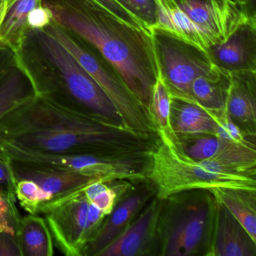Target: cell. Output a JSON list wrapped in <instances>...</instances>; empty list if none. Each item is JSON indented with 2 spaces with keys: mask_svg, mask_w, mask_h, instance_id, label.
Here are the masks:
<instances>
[{
  "mask_svg": "<svg viewBox=\"0 0 256 256\" xmlns=\"http://www.w3.org/2000/svg\"><path fill=\"white\" fill-rule=\"evenodd\" d=\"M156 138L139 134L124 124L65 110L38 96L0 121V142L46 154L148 151Z\"/></svg>",
  "mask_w": 256,
  "mask_h": 256,
  "instance_id": "obj_1",
  "label": "cell"
},
{
  "mask_svg": "<svg viewBox=\"0 0 256 256\" xmlns=\"http://www.w3.org/2000/svg\"><path fill=\"white\" fill-rule=\"evenodd\" d=\"M42 4L54 22L106 58L148 110L160 74L151 32L128 24L92 0H42Z\"/></svg>",
  "mask_w": 256,
  "mask_h": 256,
  "instance_id": "obj_2",
  "label": "cell"
},
{
  "mask_svg": "<svg viewBox=\"0 0 256 256\" xmlns=\"http://www.w3.org/2000/svg\"><path fill=\"white\" fill-rule=\"evenodd\" d=\"M14 53L16 62L30 79L36 96L74 113L122 124L101 86L43 30H28Z\"/></svg>",
  "mask_w": 256,
  "mask_h": 256,
  "instance_id": "obj_3",
  "label": "cell"
},
{
  "mask_svg": "<svg viewBox=\"0 0 256 256\" xmlns=\"http://www.w3.org/2000/svg\"><path fill=\"white\" fill-rule=\"evenodd\" d=\"M160 30L206 52L256 18V6L238 0H154Z\"/></svg>",
  "mask_w": 256,
  "mask_h": 256,
  "instance_id": "obj_4",
  "label": "cell"
},
{
  "mask_svg": "<svg viewBox=\"0 0 256 256\" xmlns=\"http://www.w3.org/2000/svg\"><path fill=\"white\" fill-rule=\"evenodd\" d=\"M216 203L206 188L186 190L162 199L157 256H208Z\"/></svg>",
  "mask_w": 256,
  "mask_h": 256,
  "instance_id": "obj_5",
  "label": "cell"
},
{
  "mask_svg": "<svg viewBox=\"0 0 256 256\" xmlns=\"http://www.w3.org/2000/svg\"><path fill=\"white\" fill-rule=\"evenodd\" d=\"M150 150L148 181L155 196L164 199L186 190L216 187L256 190V176L232 174L212 170L188 156L178 137L170 132H158Z\"/></svg>",
  "mask_w": 256,
  "mask_h": 256,
  "instance_id": "obj_6",
  "label": "cell"
},
{
  "mask_svg": "<svg viewBox=\"0 0 256 256\" xmlns=\"http://www.w3.org/2000/svg\"><path fill=\"white\" fill-rule=\"evenodd\" d=\"M0 152L12 161L66 169L106 182L126 181L138 184L148 180L149 172L148 151L110 150L80 154H46L0 142Z\"/></svg>",
  "mask_w": 256,
  "mask_h": 256,
  "instance_id": "obj_7",
  "label": "cell"
},
{
  "mask_svg": "<svg viewBox=\"0 0 256 256\" xmlns=\"http://www.w3.org/2000/svg\"><path fill=\"white\" fill-rule=\"evenodd\" d=\"M43 30L64 46L101 86L126 127L148 137L158 136L146 109L130 92L116 70L95 48L54 20Z\"/></svg>",
  "mask_w": 256,
  "mask_h": 256,
  "instance_id": "obj_8",
  "label": "cell"
},
{
  "mask_svg": "<svg viewBox=\"0 0 256 256\" xmlns=\"http://www.w3.org/2000/svg\"><path fill=\"white\" fill-rule=\"evenodd\" d=\"M158 72L170 97L191 101L194 79L214 64L208 53L160 30H150Z\"/></svg>",
  "mask_w": 256,
  "mask_h": 256,
  "instance_id": "obj_9",
  "label": "cell"
},
{
  "mask_svg": "<svg viewBox=\"0 0 256 256\" xmlns=\"http://www.w3.org/2000/svg\"><path fill=\"white\" fill-rule=\"evenodd\" d=\"M90 200L83 190L42 204L38 212L44 214L52 238L67 256H83L91 240L88 222Z\"/></svg>",
  "mask_w": 256,
  "mask_h": 256,
  "instance_id": "obj_10",
  "label": "cell"
},
{
  "mask_svg": "<svg viewBox=\"0 0 256 256\" xmlns=\"http://www.w3.org/2000/svg\"><path fill=\"white\" fill-rule=\"evenodd\" d=\"M162 200L154 194L128 228L98 256H157Z\"/></svg>",
  "mask_w": 256,
  "mask_h": 256,
  "instance_id": "obj_11",
  "label": "cell"
},
{
  "mask_svg": "<svg viewBox=\"0 0 256 256\" xmlns=\"http://www.w3.org/2000/svg\"><path fill=\"white\" fill-rule=\"evenodd\" d=\"M116 202L113 210L106 216L94 238L86 244L83 256H98V254L114 242L131 224L144 205L155 194L154 188L148 180L142 186Z\"/></svg>",
  "mask_w": 256,
  "mask_h": 256,
  "instance_id": "obj_12",
  "label": "cell"
},
{
  "mask_svg": "<svg viewBox=\"0 0 256 256\" xmlns=\"http://www.w3.org/2000/svg\"><path fill=\"white\" fill-rule=\"evenodd\" d=\"M14 174L19 180H29L38 184L50 200L83 190L92 182L101 181L79 172L42 164L12 161Z\"/></svg>",
  "mask_w": 256,
  "mask_h": 256,
  "instance_id": "obj_13",
  "label": "cell"
},
{
  "mask_svg": "<svg viewBox=\"0 0 256 256\" xmlns=\"http://www.w3.org/2000/svg\"><path fill=\"white\" fill-rule=\"evenodd\" d=\"M211 62L229 72L256 71V18L236 29L222 44L206 50Z\"/></svg>",
  "mask_w": 256,
  "mask_h": 256,
  "instance_id": "obj_14",
  "label": "cell"
},
{
  "mask_svg": "<svg viewBox=\"0 0 256 256\" xmlns=\"http://www.w3.org/2000/svg\"><path fill=\"white\" fill-rule=\"evenodd\" d=\"M226 110L248 136H256V71L230 72Z\"/></svg>",
  "mask_w": 256,
  "mask_h": 256,
  "instance_id": "obj_15",
  "label": "cell"
},
{
  "mask_svg": "<svg viewBox=\"0 0 256 256\" xmlns=\"http://www.w3.org/2000/svg\"><path fill=\"white\" fill-rule=\"evenodd\" d=\"M256 242L238 220L217 202L210 248L208 256H256Z\"/></svg>",
  "mask_w": 256,
  "mask_h": 256,
  "instance_id": "obj_16",
  "label": "cell"
},
{
  "mask_svg": "<svg viewBox=\"0 0 256 256\" xmlns=\"http://www.w3.org/2000/svg\"><path fill=\"white\" fill-rule=\"evenodd\" d=\"M222 114L206 110L190 100L170 97V128L178 137L194 134L216 136Z\"/></svg>",
  "mask_w": 256,
  "mask_h": 256,
  "instance_id": "obj_17",
  "label": "cell"
},
{
  "mask_svg": "<svg viewBox=\"0 0 256 256\" xmlns=\"http://www.w3.org/2000/svg\"><path fill=\"white\" fill-rule=\"evenodd\" d=\"M230 80V72L214 64L192 82L191 101L214 113H223Z\"/></svg>",
  "mask_w": 256,
  "mask_h": 256,
  "instance_id": "obj_18",
  "label": "cell"
},
{
  "mask_svg": "<svg viewBox=\"0 0 256 256\" xmlns=\"http://www.w3.org/2000/svg\"><path fill=\"white\" fill-rule=\"evenodd\" d=\"M36 96L30 79L14 59L0 76V121Z\"/></svg>",
  "mask_w": 256,
  "mask_h": 256,
  "instance_id": "obj_19",
  "label": "cell"
},
{
  "mask_svg": "<svg viewBox=\"0 0 256 256\" xmlns=\"http://www.w3.org/2000/svg\"><path fill=\"white\" fill-rule=\"evenodd\" d=\"M210 190L256 242V190L229 187Z\"/></svg>",
  "mask_w": 256,
  "mask_h": 256,
  "instance_id": "obj_20",
  "label": "cell"
},
{
  "mask_svg": "<svg viewBox=\"0 0 256 256\" xmlns=\"http://www.w3.org/2000/svg\"><path fill=\"white\" fill-rule=\"evenodd\" d=\"M16 236L22 256H52L53 238L46 220L37 215L22 217Z\"/></svg>",
  "mask_w": 256,
  "mask_h": 256,
  "instance_id": "obj_21",
  "label": "cell"
},
{
  "mask_svg": "<svg viewBox=\"0 0 256 256\" xmlns=\"http://www.w3.org/2000/svg\"><path fill=\"white\" fill-rule=\"evenodd\" d=\"M42 0H13L0 20V43L16 52L28 31V17Z\"/></svg>",
  "mask_w": 256,
  "mask_h": 256,
  "instance_id": "obj_22",
  "label": "cell"
},
{
  "mask_svg": "<svg viewBox=\"0 0 256 256\" xmlns=\"http://www.w3.org/2000/svg\"><path fill=\"white\" fill-rule=\"evenodd\" d=\"M170 96L164 82L158 74L152 91L148 106V114L156 132H170Z\"/></svg>",
  "mask_w": 256,
  "mask_h": 256,
  "instance_id": "obj_23",
  "label": "cell"
},
{
  "mask_svg": "<svg viewBox=\"0 0 256 256\" xmlns=\"http://www.w3.org/2000/svg\"><path fill=\"white\" fill-rule=\"evenodd\" d=\"M178 138L184 152L198 162L211 158L220 146V139L212 134L180 136Z\"/></svg>",
  "mask_w": 256,
  "mask_h": 256,
  "instance_id": "obj_24",
  "label": "cell"
},
{
  "mask_svg": "<svg viewBox=\"0 0 256 256\" xmlns=\"http://www.w3.org/2000/svg\"><path fill=\"white\" fill-rule=\"evenodd\" d=\"M16 198L20 206L32 215L40 214V206L50 200L47 193L44 192L38 184L29 180H18Z\"/></svg>",
  "mask_w": 256,
  "mask_h": 256,
  "instance_id": "obj_25",
  "label": "cell"
},
{
  "mask_svg": "<svg viewBox=\"0 0 256 256\" xmlns=\"http://www.w3.org/2000/svg\"><path fill=\"white\" fill-rule=\"evenodd\" d=\"M150 31L156 22L154 0H115Z\"/></svg>",
  "mask_w": 256,
  "mask_h": 256,
  "instance_id": "obj_26",
  "label": "cell"
},
{
  "mask_svg": "<svg viewBox=\"0 0 256 256\" xmlns=\"http://www.w3.org/2000/svg\"><path fill=\"white\" fill-rule=\"evenodd\" d=\"M17 184L11 160L0 152V196L12 205H16L17 202Z\"/></svg>",
  "mask_w": 256,
  "mask_h": 256,
  "instance_id": "obj_27",
  "label": "cell"
},
{
  "mask_svg": "<svg viewBox=\"0 0 256 256\" xmlns=\"http://www.w3.org/2000/svg\"><path fill=\"white\" fill-rule=\"evenodd\" d=\"M216 136L221 140L228 142H240L250 136L246 134L239 126L232 120L228 114L224 112L220 115L217 125Z\"/></svg>",
  "mask_w": 256,
  "mask_h": 256,
  "instance_id": "obj_28",
  "label": "cell"
},
{
  "mask_svg": "<svg viewBox=\"0 0 256 256\" xmlns=\"http://www.w3.org/2000/svg\"><path fill=\"white\" fill-rule=\"evenodd\" d=\"M20 218L17 206L8 203L0 196V232L16 235Z\"/></svg>",
  "mask_w": 256,
  "mask_h": 256,
  "instance_id": "obj_29",
  "label": "cell"
},
{
  "mask_svg": "<svg viewBox=\"0 0 256 256\" xmlns=\"http://www.w3.org/2000/svg\"><path fill=\"white\" fill-rule=\"evenodd\" d=\"M53 20L52 12L42 4L30 12L28 17V26L29 30H42L47 28Z\"/></svg>",
  "mask_w": 256,
  "mask_h": 256,
  "instance_id": "obj_30",
  "label": "cell"
},
{
  "mask_svg": "<svg viewBox=\"0 0 256 256\" xmlns=\"http://www.w3.org/2000/svg\"><path fill=\"white\" fill-rule=\"evenodd\" d=\"M92 1L104 7L108 11L110 12L112 14L120 18L121 20L126 22L128 24L136 26L138 28H140V29L146 30L142 26V24L136 19V18H134L131 13L128 12L125 8H122L115 0H92Z\"/></svg>",
  "mask_w": 256,
  "mask_h": 256,
  "instance_id": "obj_31",
  "label": "cell"
},
{
  "mask_svg": "<svg viewBox=\"0 0 256 256\" xmlns=\"http://www.w3.org/2000/svg\"><path fill=\"white\" fill-rule=\"evenodd\" d=\"M0 256H22L16 235L0 232Z\"/></svg>",
  "mask_w": 256,
  "mask_h": 256,
  "instance_id": "obj_32",
  "label": "cell"
},
{
  "mask_svg": "<svg viewBox=\"0 0 256 256\" xmlns=\"http://www.w3.org/2000/svg\"><path fill=\"white\" fill-rule=\"evenodd\" d=\"M14 59V52L10 48L0 43V76Z\"/></svg>",
  "mask_w": 256,
  "mask_h": 256,
  "instance_id": "obj_33",
  "label": "cell"
},
{
  "mask_svg": "<svg viewBox=\"0 0 256 256\" xmlns=\"http://www.w3.org/2000/svg\"><path fill=\"white\" fill-rule=\"evenodd\" d=\"M238 1L247 2V4H250V5L256 6V0H238Z\"/></svg>",
  "mask_w": 256,
  "mask_h": 256,
  "instance_id": "obj_34",
  "label": "cell"
},
{
  "mask_svg": "<svg viewBox=\"0 0 256 256\" xmlns=\"http://www.w3.org/2000/svg\"><path fill=\"white\" fill-rule=\"evenodd\" d=\"M2 2H4V4H5L6 8L7 6L10 4V2H12L13 0H1Z\"/></svg>",
  "mask_w": 256,
  "mask_h": 256,
  "instance_id": "obj_35",
  "label": "cell"
}]
</instances>
